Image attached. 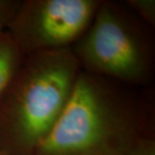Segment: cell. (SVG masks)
Instances as JSON below:
<instances>
[{
	"instance_id": "obj_1",
	"label": "cell",
	"mask_w": 155,
	"mask_h": 155,
	"mask_svg": "<svg viewBox=\"0 0 155 155\" xmlns=\"http://www.w3.org/2000/svg\"><path fill=\"white\" fill-rule=\"evenodd\" d=\"M152 87L138 88L81 70L61 116L33 155H125L155 134Z\"/></svg>"
},
{
	"instance_id": "obj_2",
	"label": "cell",
	"mask_w": 155,
	"mask_h": 155,
	"mask_svg": "<svg viewBox=\"0 0 155 155\" xmlns=\"http://www.w3.org/2000/svg\"><path fill=\"white\" fill-rule=\"evenodd\" d=\"M80 72L71 48L26 56L0 97V151L33 155L64 110Z\"/></svg>"
},
{
	"instance_id": "obj_3",
	"label": "cell",
	"mask_w": 155,
	"mask_h": 155,
	"mask_svg": "<svg viewBox=\"0 0 155 155\" xmlns=\"http://www.w3.org/2000/svg\"><path fill=\"white\" fill-rule=\"evenodd\" d=\"M71 49L84 72L134 87H152L153 28L123 1H101L91 24Z\"/></svg>"
},
{
	"instance_id": "obj_4",
	"label": "cell",
	"mask_w": 155,
	"mask_h": 155,
	"mask_svg": "<svg viewBox=\"0 0 155 155\" xmlns=\"http://www.w3.org/2000/svg\"><path fill=\"white\" fill-rule=\"evenodd\" d=\"M101 0H22L6 31L24 56L71 48L88 29Z\"/></svg>"
},
{
	"instance_id": "obj_5",
	"label": "cell",
	"mask_w": 155,
	"mask_h": 155,
	"mask_svg": "<svg viewBox=\"0 0 155 155\" xmlns=\"http://www.w3.org/2000/svg\"><path fill=\"white\" fill-rule=\"evenodd\" d=\"M25 57L5 30L0 37V97Z\"/></svg>"
},
{
	"instance_id": "obj_6",
	"label": "cell",
	"mask_w": 155,
	"mask_h": 155,
	"mask_svg": "<svg viewBox=\"0 0 155 155\" xmlns=\"http://www.w3.org/2000/svg\"><path fill=\"white\" fill-rule=\"evenodd\" d=\"M123 3L127 8L148 26L155 27L154 0H126Z\"/></svg>"
},
{
	"instance_id": "obj_7",
	"label": "cell",
	"mask_w": 155,
	"mask_h": 155,
	"mask_svg": "<svg viewBox=\"0 0 155 155\" xmlns=\"http://www.w3.org/2000/svg\"><path fill=\"white\" fill-rule=\"evenodd\" d=\"M22 0H0V25L9 27L22 6Z\"/></svg>"
},
{
	"instance_id": "obj_8",
	"label": "cell",
	"mask_w": 155,
	"mask_h": 155,
	"mask_svg": "<svg viewBox=\"0 0 155 155\" xmlns=\"http://www.w3.org/2000/svg\"><path fill=\"white\" fill-rule=\"evenodd\" d=\"M125 155H155V134L139 138Z\"/></svg>"
},
{
	"instance_id": "obj_9",
	"label": "cell",
	"mask_w": 155,
	"mask_h": 155,
	"mask_svg": "<svg viewBox=\"0 0 155 155\" xmlns=\"http://www.w3.org/2000/svg\"><path fill=\"white\" fill-rule=\"evenodd\" d=\"M5 31V28H4L3 26H1V25H0V37L2 36V35L4 34Z\"/></svg>"
},
{
	"instance_id": "obj_10",
	"label": "cell",
	"mask_w": 155,
	"mask_h": 155,
	"mask_svg": "<svg viewBox=\"0 0 155 155\" xmlns=\"http://www.w3.org/2000/svg\"><path fill=\"white\" fill-rule=\"evenodd\" d=\"M0 155H11V154H9V153H5V152H3V151H0Z\"/></svg>"
}]
</instances>
